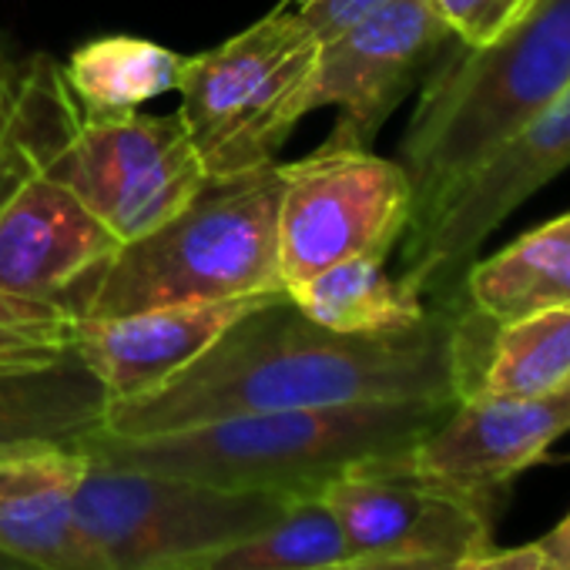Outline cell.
Returning a JSON list of instances; mask_svg holds the SVG:
<instances>
[{"label":"cell","mask_w":570,"mask_h":570,"mask_svg":"<svg viewBox=\"0 0 570 570\" xmlns=\"http://www.w3.org/2000/svg\"><path fill=\"white\" fill-rule=\"evenodd\" d=\"M410 400H456L453 306H430L406 333L343 336L275 293L175 380L111 403L105 433L151 436L245 413Z\"/></svg>","instance_id":"cell-1"},{"label":"cell","mask_w":570,"mask_h":570,"mask_svg":"<svg viewBox=\"0 0 570 570\" xmlns=\"http://www.w3.org/2000/svg\"><path fill=\"white\" fill-rule=\"evenodd\" d=\"M567 88L570 0H540L490 45L453 41L426 75L400 141L396 161L413 191L410 228L423 225Z\"/></svg>","instance_id":"cell-3"},{"label":"cell","mask_w":570,"mask_h":570,"mask_svg":"<svg viewBox=\"0 0 570 570\" xmlns=\"http://www.w3.org/2000/svg\"><path fill=\"white\" fill-rule=\"evenodd\" d=\"M453 41L433 0H393L320 41L309 108H340L330 138L370 148L390 115L426 81Z\"/></svg>","instance_id":"cell-10"},{"label":"cell","mask_w":570,"mask_h":570,"mask_svg":"<svg viewBox=\"0 0 570 570\" xmlns=\"http://www.w3.org/2000/svg\"><path fill=\"white\" fill-rule=\"evenodd\" d=\"M490 323H510L540 309H570V212L476 258L460 299Z\"/></svg>","instance_id":"cell-18"},{"label":"cell","mask_w":570,"mask_h":570,"mask_svg":"<svg viewBox=\"0 0 570 570\" xmlns=\"http://www.w3.org/2000/svg\"><path fill=\"white\" fill-rule=\"evenodd\" d=\"M353 557L336 517L316 497H296L272 523L161 570H326Z\"/></svg>","instance_id":"cell-21"},{"label":"cell","mask_w":570,"mask_h":570,"mask_svg":"<svg viewBox=\"0 0 570 570\" xmlns=\"http://www.w3.org/2000/svg\"><path fill=\"white\" fill-rule=\"evenodd\" d=\"M265 299L268 296L178 303L128 316L78 320L71 350L98 376L111 403H128L188 370L238 316Z\"/></svg>","instance_id":"cell-13"},{"label":"cell","mask_w":570,"mask_h":570,"mask_svg":"<svg viewBox=\"0 0 570 570\" xmlns=\"http://www.w3.org/2000/svg\"><path fill=\"white\" fill-rule=\"evenodd\" d=\"M75 313L55 299L0 289V366H38L75 346Z\"/></svg>","instance_id":"cell-23"},{"label":"cell","mask_w":570,"mask_h":570,"mask_svg":"<svg viewBox=\"0 0 570 570\" xmlns=\"http://www.w3.org/2000/svg\"><path fill=\"white\" fill-rule=\"evenodd\" d=\"M121 242L51 175H28L0 202V289L55 299Z\"/></svg>","instance_id":"cell-15"},{"label":"cell","mask_w":570,"mask_h":570,"mask_svg":"<svg viewBox=\"0 0 570 570\" xmlns=\"http://www.w3.org/2000/svg\"><path fill=\"white\" fill-rule=\"evenodd\" d=\"M537 543L543 550L547 570H570V513L553 530H547Z\"/></svg>","instance_id":"cell-28"},{"label":"cell","mask_w":570,"mask_h":570,"mask_svg":"<svg viewBox=\"0 0 570 570\" xmlns=\"http://www.w3.org/2000/svg\"><path fill=\"white\" fill-rule=\"evenodd\" d=\"M0 570H31V567L21 563V560H14V557H4V553H0Z\"/></svg>","instance_id":"cell-29"},{"label":"cell","mask_w":570,"mask_h":570,"mask_svg":"<svg viewBox=\"0 0 570 570\" xmlns=\"http://www.w3.org/2000/svg\"><path fill=\"white\" fill-rule=\"evenodd\" d=\"M537 4L540 0H433V8L440 11L453 38L466 48L490 45L520 18H527Z\"/></svg>","instance_id":"cell-24"},{"label":"cell","mask_w":570,"mask_h":570,"mask_svg":"<svg viewBox=\"0 0 570 570\" xmlns=\"http://www.w3.org/2000/svg\"><path fill=\"white\" fill-rule=\"evenodd\" d=\"M306 4H313V0H282V8H293V11H299Z\"/></svg>","instance_id":"cell-30"},{"label":"cell","mask_w":570,"mask_h":570,"mask_svg":"<svg viewBox=\"0 0 570 570\" xmlns=\"http://www.w3.org/2000/svg\"><path fill=\"white\" fill-rule=\"evenodd\" d=\"M88 463L78 443L0 450V553L31 570H111L78 517Z\"/></svg>","instance_id":"cell-14"},{"label":"cell","mask_w":570,"mask_h":570,"mask_svg":"<svg viewBox=\"0 0 570 570\" xmlns=\"http://www.w3.org/2000/svg\"><path fill=\"white\" fill-rule=\"evenodd\" d=\"M320 500L353 553L466 557L493 547L497 510L416 473L406 450L346 466L320 490Z\"/></svg>","instance_id":"cell-11"},{"label":"cell","mask_w":570,"mask_h":570,"mask_svg":"<svg viewBox=\"0 0 570 570\" xmlns=\"http://www.w3.org/2000/svg\"><path fill=\"white\" fill-rule=\"evenodd\" d=\"M278 191V165L205 178L181 212L118 245L61 303L75 320H105L155 306L285 293L275 245Z\"/></svg>","instance_id":"cell-4"},{"label":"cell","mask_w":570,"mask_h":570,"mask_svg":"<svg viewBox=\"0 0 570 570\" xmlns=\"http://www.w3.org/2000/svg\"><path fill=\"white\" fill-rule=\"evenodd\" d=\"M285 293L313 323L343 336L406 333L430 313V303L403 275L386 272L383 255H350Z\"/></svg>","instance_id":"cell-19"},{"label":"cell","mask_w":570,"mask_h":570,"mask_svg":"<svg viewBox=\"0 0 570 570\" xmlns=\"http://www.w3.org/2000/svg\"><path fill=\"white\" fill-rule=\"evenodd\" d=\"M386 4H393V0H313V4L299 8V14L316 31V38L326 41V38L353 28L356 21L376 14Z\"/></svg>","instance_id":"cell-25"},{"label":"cell","mask_w":570,"mask_h":570,"mask_svg":"<svg viewBox=\"0 0 570 570\" xmlns=\"http://www.w3.org/2000/svg\"><path fill=\"white\" fill-rule=\"evenodd\" d=\"M456 400L350 403L225 416L151 436L91 433L78 446L111 466L171 473L235 490L316 497L346 466L413 450Z\"/></svg>","instance_id":"cell-2"},{"label":"cell","mask_w":570,"mask_h":570,"mask_svg":"<svg viewBox=\"0 0 570 570\" xmlns=\"http://www.w3.org/2000/svg\"><path fill=\"white\" fill-rule=\"evenodd\" d=\"M320 38L293 8H275L225 45L185 58L178 121L205 178H235L265 165L313 111Z\"/></svg>","instance_id":"cell-5"},{"label":"cell","mask_w":570,"mask_h":570,"mask_svg":"<svg viewBox=\"0 0 570 570\" xmlns=\"http://www.w3.org/2000/svg\"><path fill=\"white\" fill-rule=\"evenodd\" d=\"M570 433V386L533 396H466L430 430L406 463L490 510H500L507 487Z\"/></svg>","instance_id":"cell-12"},{"label":"cell","mask_w":570,"mask_h":570,"mask_svg":"<svg viewBox=\"0 0 570 570\" xmlns=\"http://www.w3.org/2000/svg\"><path fill=\"white\" fill-rule=\"evenodd\" d=\"M81 108L48 58L11 65L0 55V202L41 171Z\"/></svg>","instance_id":"cell-20"},{"label":"cell","mask_w":570,"mask_h":570,"mask_svg":"<svg viewBox=\"0 0 570 570\" xmlns=\"http://www.w3.org/2000/svg\"><path fill=\"white\" fill-rule=\"evenodd\" d=\"M450 570H547V560H543L540 543L533 540L523 547H507V550L487 547V550L466 553L453 560Z\"/></svg>","instance_id":"cell-26"},{"label":"cell","mask_w":570,"mask_h":570,"mask_svg":"<svg viewBox=\"0 0 570 570\" xmlns=\"http://www.w3.org/2000/svg\"><path fill=\"white\" fill-rule=\"evenodd\" d=\"M460 557H433V553H353L326 570H450Z\"/></svg>","instance_id":"cell-27"},{"label":"cell","mask_w":570,"mask_h":570,"mask_svg":"<svg viewBox=\"0 0 570 570\" xmlns=\"http://www.w3.org/2000/svg\"><path fill=\"white\" fill-rule=\"evenodd\" d=\"M45 175L58 178L121 245L181 212L205 168L178 115H78Z\"/></svg>","instance_id":"cell-8"},{"label":"cell","mask_w":570,"mask_h":570,"mask_svg":"<svg viewBox=\"0 0 570 570\" xmlns=\"http://www.w3.org/2000/svg\"><path fill=\"white\" fill-rule=\"evenodd\" d=\"M278 275L289 285L350 258L390 255L406 235L413 191L400 161L326 138L313 155L278 165Z\"/></svg>","instance_id":"cell-7"},{"label":"cell","mask_w":570,"mask_h":570,"mask_svg":"<svg viewBox=\"0 0 570 570\" xmlns=\"http://www.w3.org/2000/svg\"><path fill=\"white\" fill-rule=\"evenodd\" d=\"M293 500L278 490H235L91 460L78 517L111 570H161L272 523Z\"/></svg>","instance_id":"cell-6"},{"label":"cell","mask_w":570,"mask_h":570,"mask_svg":"<svg viewBox=\"0 0 570 570\" xmlns=\"http://www.w3.org/2000/svg\"><path fill=\"white\" fill-rule=\"evenodd\" d=\"M563 168H570V88L527 121L423 225L406 232L403 278L430 306H453L480 245Z\"/></svg>","instance_id":"cell-9"},{"label":"cell","mask_w":570,"mask_h":570,"mask_svg":"<svg viewBox=\"0 0 570 570\" xmlns=\"http://www.w3.org/2000/svg\"><path fill=\"white\" fill-rule=\"evenodd\" d=\"M108 393L71 353L38 366H0V450L81 443L105 430Z\"/></svg>","instance_id":"cell-17"},{"label":"cell","mask_w":570,"mask_h":570,"mask_svg":"<svg viewBox=\"0 0 570 570\" xmlns=\"http://www.w3.org/2000/svg\"><path fill=\"white\" fill-rule=\"evenodd\" d=\"M181 65V55L141 38H98L71 55L65 85L81 115H128L175 91Z\"/></svg>","instance_id":"cell-22"},{"label":"cell","mask_w":570,"mask_h":570,"mask_svg":"<svg viewBox=\"0 0 570 570\" xmlns=\"http://www.w3.org/2000/svg\"><path fill=\"white\" fill-rule=\"evenodd\" d=\"M456 400H533L570 386V309H540L490 323L453 303Z\"/></svg>","instance_id":"cell-16"}]
</instances>
